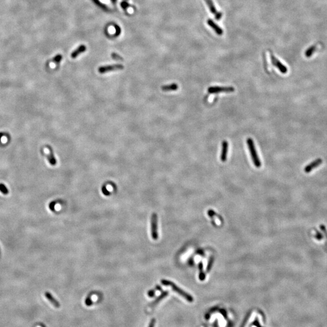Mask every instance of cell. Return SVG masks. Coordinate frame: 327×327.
<instances>
[{"mask_svg": "<svg viewBox=\"0 0 327 327\" xmlns=\"http://www.w3.org/2000/svg\"><path fill=\"white\" fill-rule=\"evenodd\" d=\"M161 284L165 286L170 287L174 291H175L176 293L179 294V295L180 296H181L182 297L185 298L188 302H193V298L192 297V296L190 295H188V293L185 292L184 290H182L181 289H180L179 287H178L175 284H174L173 282H171L170 280L162 279V280H161Z\"/></svg>", "mask_w": 327, "mask_h": 327, "instance_id": "cell-1", "label": "cell"}, {"mask_svg": "<svg viewBox=\"0 0 327 327\" xmlns=\"http://www.w3.org/2000/svg\"><path fill=\"white\" fill-rule=\"evenodd\" d=\"M247 144L254 166L257 168H260L261 167V162H260L256 148H255L253 140L250 138H248L247 140Z\"/></svg>", "mask_w": 327, "mask_h": 327, "instance_id": "cell-2", "label": "cell"}, {"mask_svg": "<svg viewBox=\"0 0 327 327\" xmlns=\"http://www.w3.org/2000/svg\"><path fill=\"white\" fill-rule=\"evenodd\" d=\"M235 90V88L233 87H219V86H214V87H210L208 89L207 92L209 93L214 94V93H231L234 92Z\"/></svg>", "mask_w": 327, "mask_h": 327, "instance_id": "cell-3", "label": "cell"}, {"mask_svg": "<svg viewBox=\"0 0 327 327\" xmlns=\"http://www.w3.org/2000/svg\"><path fill=\"white\" fill-rule=\"evenodd\" d=\"M270 56L271 63H272V64L274 66V67H277V69H278L283 74L286 73L288 71L287 67L284 64H282V63L280 62V61L274 56L273 52H271L270 51Z\"/></svg>", "mask_w": 327, "mask_h": 327, "instance_id": "cell-4", "label": "cell"}, {"mask_svg": "<svg viewBox=\"0 0 327 327\" xmlns=\"http://www.w3.org/2000/svg\"><path fill=\"white\" fill-rule=\"evenodd\" d=\"M151 235L153 239L157 240L158 238V216L153 213L151 218Z\"/></svg>", "mask_w": 327, "mask_h": 327, "instance_id": "cell-5", "label": "cell"}, {"mask_svg": "<svg viewBox=\"0 0 327 327\" xmlns=\"http://www.w3.org/2000/svg\"><path fill=\"white\" fill-rule=\"evenodd\" d=\"M123 69H124V66L122 64L109 65H106V66H101V67H99L98 71H99V73L103 74V73H107V72H109V71L123 70Z\"/></svg>", "mask_w": 327, "mask_h": 327, "instance_id": "cell-6", "label": "cell"}, {"mask_svg": "<svg viewBox=\"0 0 327 327\" xmlns=\"http://www.w3.org/2000/svg\"><path fill=\"white\" fill-rule=\"evenodd\" d=\"M229 152V142L224 140L222 142V150L220 153V160L222 162H225L227 160V154Z\"/></svg>", "mask_w": 327, "mask_h": 327, "instance_id": "cell-7", "label": "cell"}, {"mask_svg": "<svg viewBox=\"0 0 327 327\" xmlns=\"http://www.w3.org/2000/svg\"><path fill=\"white\" fill-rule=\"evenodd\" d=\"M322 163V159L319 158L316 159L314 161H313L311 163L309 164L308 165H307L305 167L304 169V171L305 173H309L311 172V171L315 168H316L318 167Z\"/></svg>", "mask_w": 327, "mask_h": 327, "instance_id": "cell-8", "label": "cell"}, {"mask_svg": "<svg viewBox=\"0 0 327 327\" xmlns=\"http://www.w3.org/2000/svg\"><path fill=\"white\" fill-rule=\"evenodd\" d=\"M207 23L210 27H211V28H212V29L215 32L216 34L218 35L221 36L223 35L224 30L222 29L219 26L216 24L213 21V20H212V19H208L207 21Z\"/></svg>", "mask_w": 327, "mask_h": 327, "instance_id": "cell-9", "label": "cell"}, {"mask_svg": "<svg viewBox=\"0 0 327 327\" xmlns=\"http://www.w3.org/2000/svg\"><path fill=\"white\" fill-rule=\"evenodd\" d=\"M168 295H169V292L167 291L162 292L156 299H155V300H154V301H153L149 305L148 308H149L150 309L154 308L160 301H161L163 299H164L165 297H167Z\"/></svg>", "mask_w": 327, "mask_h": 327, "instance_id": "cell-10", "label": "cell"}, {"mask_svg": "<svg viewBox=\"0 0 327 327\" xmlns=\"http://www.w3.org/2000/svg\"><path fill=\"white\" fill-rule=\"evenodd\" d=\"M45 296L48 299V301L51 302L55 307H56V308H59L60 307V303H59V302L58 301H57L56 299H55L53 297V296L51 295V293H49V292H46L45 293Z\"/></svg>", "mask_w": 327, "mask_h": 327, "instance_id": "cell-11", "label": "cell"}, {"mask_svg": "<svg viewBox=\"0 0 327 327\" xmlns=\"http://www.w3.org/2000/svg\"><path fill=\"white\" fill-rule=\"evenodd\" d=\"M86 51V47L84 45H81L78 48H77L75 51H74L72 53H71V57L73 59H75L77 57H78L81 53L84 52Z\"/></svg>", "mask_w": 327, "mask_h": 327, "instance_id": "cell-12", "label": "cell"}, {"mask_svg": "<svg viewBox=\"0 0 327 327\" xmlns=\"http://www.w3.org/2000/svg\"><path fill=\"white\" fill-rule=\"evenodd\" d=\"M47 147L49 149V153L47 154V156L49 162L52 165H55L57 164V160L54 156V154H53V152L52 150V149L51 147H49V146H47Z\"/></svg>", "mask_w": 327, "mask_h": 327, "instance_id": "cell-13", "label": "cell"}, {"mask_svg": "<svg viewBox=\"0 0 327 327\" xmlns=\"http://www.w3.org/2000/svg\"><path fill=\"white\" fill-rule=\"evenodd\" d=\"M178 88V86L177 84L173 83V84H169V85H165L161 87V89L162 91L164 92H169V91H175L177 90Z\"/></svg>", "mask_w": 327, "mask_h": 327, "instance_id": "cell-14", "label": "cell"}, {"mask_svg": "<svg viewBox=\"0 0 327 327\" xmlns=\"http://www.w3.org/2000/svg\"><path fill=\"white\" fill-rule=\"evenodd\" d=\"M205 1H206V3H207V4L208 5V7H209L210 12H211L213 14H214L215 15L218 13L216 9L212 0H205Z\"/></svg>", "mask_w": 327, "mask_h": 327, "instance_id": "cell-15", "label": "cell"}, {"mask_svg": "<svg viewBox=\"0 0 327 327\" xmlns=\"http://www.w3.org/2000/svg\"><path fill=\"white\" fill-rule=\"evenodd\" d=\"M198 267H199V279H200V280L203 281L205 280V279H206V273H204V270H203V264L202 262H201L199 264Z\"/></svg>", "mask_w": 327, "mask_h": 327, "instance_id": "cell-16", "label": "cell"}, {"mask_svg": "<svg viewBox=\"0 0 327 327\" xmlns=\"http://www.w3.org/2000/svg\"><path fill=\"white\" fill-rule=\"evenodd\" d=\"M316 50V46H313L309 47L305 51V56L307 58L311 57L313 54L314 53V52H315Z\"/></svg>", "mask_w": 327, "mask_h": 327, "instance_id": "cell-17", "label": "cell"}, {"mask_svg": "<svg viewBox=\"0 0 327 327\" xmlns=\"http://www.w3.org/2000/svg\"><path fill=\"white\" fill-rule=\"evenodd\" d=\"M213 262H214V257L213 256H212L210 258V259L208 260V262L207 264V273H210V270H211V269L212 268V265L213 264Z\"/></svg>", "mask_w": 327, "mask_h": 327, "instance_id": "cell-18", "label": "cell"}, {"mask_svg": "<svg viewBox=\"0 0 327 327\" xmlns=\"http://www.w3.org/2000/svg\"><path fill=\"white\" fill-rule=\"evenodd\" d=\"M62 58H63L62 55H60V54H58V55H56V56L53 58V62L56 65H58L59 64V63L61 62V61L62 60Z\"/></svg>", "mask_w": 327, "mask_h": 327, "instance_id": "cell-19", "label": "cell"}, {"mask_svg": "<svg viewBox=\"0 0 327 327\" xmlns=\"http://www.w3.org/2000/svg\"><path fill=\"white\" fill-rule=\"evenodd\" d=\"M85 303L87 306H88V307L91 306L93 304L91 295H89L88 297H87V298L86 299V301H85Z\"/></svg>", "mask_w": 327, "mask_h": 327, "instance_id": "cell-20", "label": "cell"}, {"mask_svg": "<svg viewBox=\"0 0 327 327\" xmlns=\"http://www.w3.org/2000/svg\"><path fill=\"white\" fill-rule=\"evenodd\" d=\"M0 191H1L4 195H7L8 193V190L3 184H0Z\"/></svg>", "mask_w": 327, "mask_h": 327, "instance_id": "cell-21", "label": "cell"}, {"mask_svg": "<svg viewBox=\"0 0 327 327\" xmlns=\"http://www.w3.org/2000/svg\"><path fill=\"white\" fill-rule=\"evenodd\" d=\"M111 56H112L113 59L115 60H117V61H123V58H122L121 56H119L118 54L116 53H113Z\"/></svg>", "mask_w": 327, "mask_h": 327, "instance_id": "cell-22", "label": "cell"}, {"mask_svg": "<svg viewBox=\"0 0 327 327\" xmlns=\"http://www.w3.org/2000/svg\"><path fill=\"white\" fill-rule=\"evenodd\" d=\"M314 238H316V239L318 241H320L323 239V236L322 234L320 233H319L317 230H316V233L314 235Z\"/></svg>", "mask_w": 327, "mask_h": 327, "instance_id": "cell-23", "label": "cell"}, {"mask_svg": "<svg viewBox=\"0 0 327 327\" xmlns=\"http://www.w3.org/2000/svg\"><path fill=\"white\" fill-rule=\"evenodd\" d=\"M156 290H158L157 289H156H156L151 290H149V291H148V293H147L148 296L149 297H153L155 296V294H156Z\"/></svg>", "mask_w": 327, "mask_h": 327, "instance_id": "cell-24", "label": "cell"}, {"mask_svg": "<svg viewBox=\"0 0 327 327\" xmlns=\"http://www.w3.org/2000/svg\"><path fill=\"white\" fill-rule=\"evenodd\" d=\"M155 324H156V319H155L154 318H153V319L150 320V322L148 327H154Z\"/></svg>", "mask_w": 327, "mask_h": 327, "instance_id": "cell-25", "label": "cell"}, {"mask_svg": "<svg viewBox=\"0 0 327 327\" xmlns=\"http://www.w3.org/2000/svg\"><path fill=\"white\" fill-rule=\"evenodd\" d=\"M320 229L322 230V231L324 233L325 236H326V239H327V231H326L325 226H324V225H320Z\"/></svg>", "mask_w": 327, "mask_h": 327, "instance_id": "cell-26", "label": "cell"}, {"mask_svg": "<svg viewBox=\"0 0 327 327\" xmlns=\"http://www.w3.org/2000/svg\"><path fill=\"white\" fill-rule=\"evenodd\" d=\"M214 16H215V18L219 21L222 18V12H218V13L216 14Z\"/></svg>", "mask_w": 327, "mask_h": 327, "instance_id": "cell-27", "label": "cell"}, {"mask_svg": "<svg viewBox=\"0 0 327 327\" xmlns=\"http://www.w3.org/2000/svg\"><path fill=\"white\" fill-rule=\"evenodd\" d=\"M109 30V32H110V33H112V34H113V33L115 31V29L113 28V27H110Z\"/></svg>", "mask_w": 327, "mask_h": 327, "instance_id": "cell-28", "label": "cell"}, {"mask_svg": "<svg viewBox=\"0 0 327 327\" xmlns=\"http://www.w3.org/2000/svg\"><path fill=\"white\" fill-rule=\"evenodd\" d=\"M4 135H5V134H4V133H0V142H1V138H2L3 136H4Z\"/></svg>", "mask_w": 327, "mask_h": 327, "instance_id": "cell-29", "label": "cell"}]
</instances>
